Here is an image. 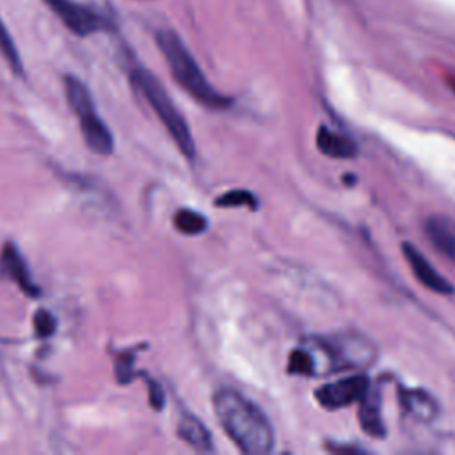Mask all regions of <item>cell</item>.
Instances as JSON below:
<instances>
[{
  "mask_svg": "<svg viewBox=\"0 0 455 455\" xmlns=\"http://www.w3.org/2000/svg\"><path fill=\"white\" fill-rule=\"evenodd\" d=\"M156 43L171 69L172 78L197 103L212 110H222L231 105V100L228 96H222L212 87L197 60L178 34H174L172 30H160L156 34Z\"/></svg>",
  "mask_w": 455,
  "mask_h": 455,
  "instance_id": "cell-3",
  "label": "cell"
},
{
  "mask_svg": "<svg viewBox=\"0 0 455 455\" xmlns=\"http://www.w3.org/2000/svg\"><path fill=\"white\" fill-rule=\"evenodd\" d=\"M215 206H222V208H233V206H249L251 210L258 208V201L256 196L249 190H229L222 196L217 197Z\"/></svg>",
  "mask_w": 455,
  "mask_h": 455,
  "instance_id": "cell-18",
  "label": "cell"
},
{
  "mask_svg": "<svg viewBox=\"0 0 455 455\" xmlns=\"http://www.w3.org/2000/svg\"><path fill=\"white\" fill-rule=\"evenodd\" d=\"M402 252H403V258L405 261L409 263L414 277L425 286L428 288L430 291H435V293H441V295H450L453 293V286L448 279H444L437 270L435 267L409 242H403L402 243Z\"/></svg>",
  "mask_w": 455,
  "mask_h": 455,
  "instance_id": "cell-9",
  "label": "cell"
},
{
  "mask_svg": "<svg viewBox=\"0 0 455 455\" xmlns=\"http://www.w3.org/2000/svg\"><path fill=\"white\" fill-rule=\"evenodd\" d=\"M172 224L174 228L183 233V235H188V236H194V235H201L208 229V220L204 215H201L199 212L196 210H188V208H181L174 213V219H172Z\"/></svg>",
  "mask_w": 455,
  "mask_h": 455,
  "instance_id": "cell-15",
  "label": "cell"
},
{
  "mask_svg": "<svg viewBox=\"0 0 455 455\" xmlns=\"http://www.w3.org/2000/svg\"><path fill=\"white\" fill-rule=\"evenodd\" d=\"M133 361H135V350H124L116 357L114 368H116V379L119 384H128L135 377H140V373H137L133 368Z\"/></svg>",
  "mask_w": 455,
  "mask_h": 455,
  "instance_id": "cell-19",
  "label": "cell"
},
{
  "mask_svg": "<svg viewBox=\"0 0 455 455\" xmlns=\"http://www.w3.org/2000/svg\"><path fill=\"white\" fill-rule=\"evenodd\" d=\"M133 87L140 92V96L146 100V103L151 107V110L156 114L178 149L183 153L185 158L194 160L196 158V142L190 133V128L181 116V112L176 108L174 101L167 94L165 87L160 84V80L146 68H133L130 73Z\"/></svg>",
  "mask_w": 455,
  "mask_h": 455,
  "instance_id": "cell-4",
  "label": "cell"
},
{
  "mask_svg": "<svg viewBox=\"0 0 455 455\" xmlns=\"http://www.w3.org/2000/svg\"><path fill=\"white\" fill-rule=\"evenodd\" d=\"M146 377V375H144ZM146 382H148V396H149V405L155 409V411H160L164 405H165V393L162 389V386L151 379V377H146Z\"/></svg>",
  "mask_w": 455,
  "mask_h": 455,
  "instance_id": "cell-21",
  "label": "cell"
},
{
  "mask_svg": "<svg viewBox=\"0 0 455 455\" xmlns=\"http://www.w3.org/2000/svg\"><path fill=\"white\" fill-rule=\"evenodd\" d=\"M215 416L231 443L247 455H267L274 450V428L267 414L242 393L220 387L213 395Z\"/></svg>",
  "mask_w": 455,
  "mask_h": 455,
  "instance_id": "cell-1",
  "label": "cell"
},
{
  "mask_svg": "<svg viewBox=\"0 0 455 455\" xmlns=\"http://www.w3.org/2000/svg\"><path fill=\"white\" fill-rule=\"evenodd\" d=\"M178 435L197 451H213V441L210 430L199 418L190 412H183L178 421Z\"/></svg>",
  "mask_w": 455,
  "mask_h": 455,
  "instance_id": "cell-14",
  "label": "cell"
},
{
  "mask_svg": "<svg viewBox=\"0 0 455 455\" xmlns=\"http://www.w3.org/2000/svg\"><path fill=\"white\" fill-rule=\"evenodd\" d=\"M60 21L76 36H89L107 28L108 21L100 12L76 0H44Z\"/></svg>",
  "mask_w": 455,
  "mask_h": 455,
  "instance_id": "cell-7",
  "label": "cell"
},
{
  "mask_svg": "<svg viewBox=\"0 0 455 455\" xmlns=\"http://www.w3.org/2000/svg\"><path fill=\"white\" fill-rule=\"evenodd\" d=\"M288 373L291 375H302V377H315V361L309 354V350L300 345L293 348L288 355V364H286Z\"/></svg>",
  "mask_w": 455,
  "mask_h": 455,
  "instance_id": "cell-16",
  "label": "cell"
},
{
  "mask_svg": "<svg viewBox=\"0 0 455 455\" xmlns=\"http://www.w3.org/2000/svg\"><path fill=\"white\" fill-rule=\"evenodd\" d=\"M0 53L2 57L7 60V64L11 66V69L18 75H23V64H21V57L18 53V48L9 34V30L5 28L4 21L0 20Z\"/></svg>",
  "mask_w": 455,
  "mask_h": 455,
  "instance_id": "cell-17",
  "label": "cell"
},
{
  "mask_svg": "<svg viewBox=\"0 0 455 455\" xmlns=\"http://www.w3.org/2000/svg\"><path fill=\"white\" fill-rule=\"evenodd\" d=\"M64 91L69 108L75 112L85 146L101 156H108L114 151V135L105 121L98 116L92 96L85 84L73 75L64 78Z\"/></svg>",
  "mask_w": 455,
  "mask_h": 455,
  "instance_id": "cell-5",
  "label": "cell"
},
{
  "mask_svg": "<svg viewBox=\"0 0 455 455\" xmlns=\"http://www.w3.org/2000/svg\"><path fill=\"white\" fill-rule=\"evenodd\" d=\"M370 379L364 373H354L334 382H327L315 391L316 402L327 411H338L357 403L370 387Z\"/></svg>",
  "mask_w": 455,
  "mask_h": 455,
  "instance_id": "cell-6",
  "label": "cell"
},
{
  "mask_svg": "<svg viewBox=\"0 0 455 455\" xmlns=\"http://www.w3.org/2000/svg\"><path fill=\"white\" fill-rule=\"evenodd\" d=\"M32 322H34V332L41 339L53 336L57 331V318L48 309H37Z\"/></svg>",
  "mask_w": 455,
  "mask_h": 455,
  "instance_id": "cell-20",
  "label": "cell"
},
{
  "mask_svg": "<svg viewBox=\"0 0 455 455\" xmlns=\"http://www.w3.org/2000/svg\"><path fill=\"white\" fill-rule=\"evenodd\" d=\"M0 274L9 277L11 281H14L25 295H28V297H39L41 295V288L32 279L23 254L11 242H7L0 251Z\"/></svg>",
  "mask_w": 455,
  "mask_h": 455,
  "instance_id": "cell-8",
  "label": "cell"
},
{
  "mask_svg": "<svg viewBox=\"0 0 455 455\" xmlns=\"http://www.w3.org/2000/svg\"><path fill=\"white\" fill-rule=\"evenodd\" d=\"M432 247L444 258L455 261V226L444 215H430L423 224Z\"/></svg>",
  "mask_w": 455,
  "mask_h": 455,
  "instance_id": "cell-12",
  "label": "cell"
},
{
  "mask_svg": "<svg viewBox=\"0 0 455 455\" xmlns=\"http://www.w3.org/2000/svg\"><path fill=\"white\" fill-rule=\"evenodd\" d=\"M313 361L316 375L343 370H363L377 359L375 343L361 332L345 331L325 338H309L302 343Z\"/></svg>",
  "mask_w": 455,
  "mask_h": 455,
  "instance_id": "cell-2",
  "label": "cell"
},
{
  "mask_svg": "<svg viewBox=\"0 0 455 455\" xmlns=\"http://www.w3.org/2000/svg\"><path fill=\"white\" fill-rule=\"evenodd\" d=\"M331 450L332 451H364V450H361V448H357V446H336V444H332L331 446Z\"/></svg>",
  "mask_w": 455,
  "mask_h": 455,
  "instance_id": "cell-22",
  "label": "cell"
},
{
  "mask_svg": "<svg viewBox=\"0 0 455 455\" xmlns=\"http://www.w3.org/2000/svg\"><path fill=\"white\" fill-rule=\"evenodd\" d=\"M357 403H359L357 419H359L361 428L370 437H384L386 435V425H384V418H382L380 389L370 384L368 391L363 395V398Z\"/></svg>",
  "mask_w": 455,
  "mask_h": 455,
  "instance_id": "cell-11",
  "label": "cell"
},
{
  "mask_svg": "<svg viewBox=\"0 0 455 455\" xmlns=\"http://www.w3.org/2000/svg\"><path fill=\"white\" fill-rule=\"evenodd\" d=\"M398 400L402 409L421 423H430L439 414L437 400L421 387H398Z\"/></svg>",
  "mask_w": 455,
  "mask_h": 455,
  "instance_id": "cell-10",
  "label": "cell"
},
{
  "mask_svg": "<svg viewBox=\"0 0 455 455\" xmlns=\"http://www.w3.org/2000/svg\"><path fill=\"white\" fill-rule=\"evenodd\" d=\"M316 148L331 158H354L359 153L357 144L338 132L320 126L316 132Z\"/></svg>",
  "mask_w": 455,
  "mask_h": 455,
  "instance_id": "cell-13",
  "label": "cell"
}]
</instances>
